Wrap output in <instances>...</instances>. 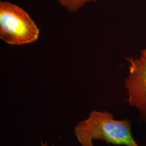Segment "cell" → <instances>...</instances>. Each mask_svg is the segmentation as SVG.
I'll return each mask as SVG.
<instances>
[{
  "mask_svg": "<svg viewBox=\"0 0 146 146\" xmlns=\"http://www.w3.org/2000/svg\"><path fill=\"white\" fill-rule=\"evenodd\" d=\"M40 146H48V143H47V142H43V141H41Z\"/></svg>",
  "mask_w": 146,
  "mask_h": 146,
  "instance_id": "5",
  "label": "cell"
},
{
  "mask_svg": "<svg viewBox=\"0 0 146 146\" xmlns=\"http://www.w3.org/2000/svg\"><path fill=\"white\" fill-rule=\"evenodd\" d=\"M128 61L129 74L125 82L127 100L146 119V48Z\"/></svg>",
  "mask_w": 146,
  "mask_h": 146,
  "instance_id": "3",
  "label": "cell"
},
{
  "mask_svg": "<svg viewBox=\"0 0 146 146\" xmlns=\"http://www.w3.org/2000/svg\"><path fill=\"white\" fill-rule=\"evenodd\" d=\"M40 30L26 11L9 2H0V38L11 45L36 41Z\"/></svg>",
  "mask_w": 146,
  "mask_h": 146,
  "instance_id": "2",
  "label": "cell"
},
{
  "mask_svg": "<svg viewBox=\"0 0 146 146\" xmlns=\"http://www.w3.org/2000/svg\"><path fill=\"white\" fill-rule=\"evenodd\" d=\"M58 3L67 11L75 13L86 4L90 2H96L97 0H56Z\"/></svg>",
  "mask_w": 146,
  "mask_h": 146,
  "instance_id": "4",
  "label": "cell"
},
{
  "mask_svg": "<svg viewBox=\"0 0 146 146\" xmlns=\"http://www.w3.org/2000/svg\"><path fill=\"white\" fill-rule=\"evenodd\" d=\"M74 133L81 146H94L96 140L115 145L140 146L132 135L130 120H115L107 111H92L87 119L78 122Z\"/></svg>",
  "mask_w": 146,
  "mask_h": 146,
  "instance_id": "1",
  "label": "cell"
}]
</instances>
